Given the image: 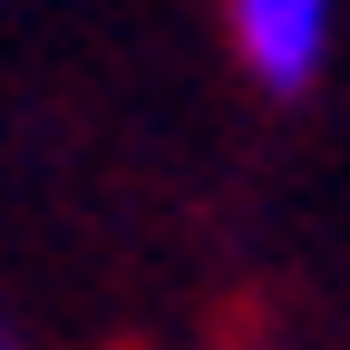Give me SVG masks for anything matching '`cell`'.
<instances>
[{"label": "cell", "instance_id": "6da1fadb", "mask_svg": "<svg viewBox=\"0 0 350 350\" xmlns=\"http://www.w3.org/2000/svg\"><path fill=\"white\" fill-rule=\"evenodd\" d=\"M234 49L273 98H301L331 59V0H234Z\"/></svg>", "mask_w": 350, "mask_h": 350}]
</instances>
